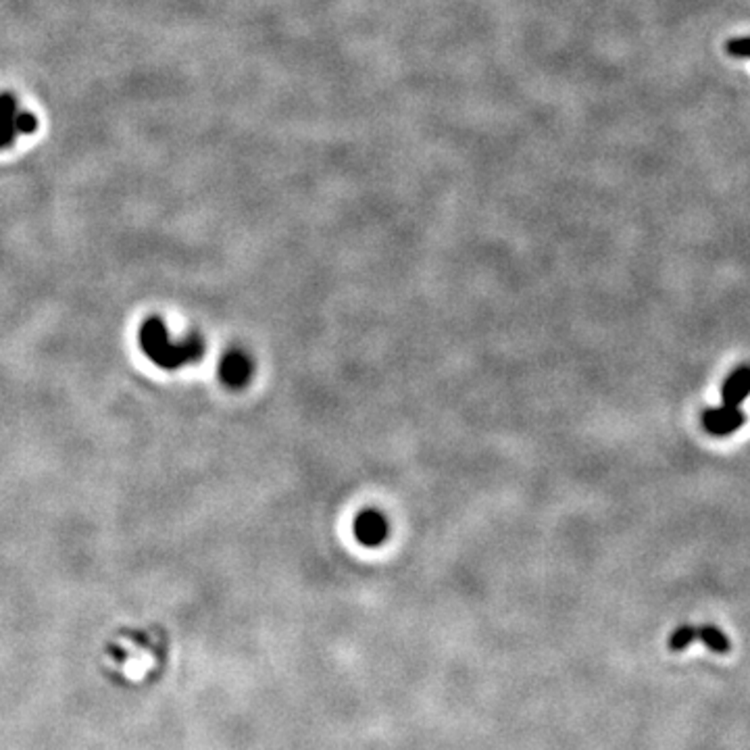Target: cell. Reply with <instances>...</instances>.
Returning <instances> with one entry per match:
<instances>
[{"label": "cell", "mask_w": 750, "mask_h": 750, "mask_svg": "<svg viewBox=\"0 0 750 750\" xmlns=\"http://www.w3.org/2000/svg\"><path fill=\"white\" fill-rule=\"evenodd\" d=\"M140 348L159 369L177 371V369L192 365L207 353V344L200 336H190L175 340L171 336L167 323L159 315L146 319L140 328Z\"/></svg>", "instance_id": "obj_1"}, {"label": "cell", "mask_w": 750, "mask_h": 750, "mask_svg": "<svg viewBox=\"0 0 750 750\" xmlns=\"http://www.w3.org/2000/svg\"><path fill=\"white\" fill-rule=\"evenodd\" d=\"M38 130V117L23 109L20 98L11 92H0V152L15 144L17 138Z\"/></svg>", "instance_id": "obj_2"}, {"label": "cell", "mask_w": 750, "mask_h": 750, "mask_svg": "<svg viewBox=\"0 0 750 750\" xmlns=\"http://www.w3.org/2000/svg\"><path fill=\"white\" fill-rule=\"evenodd\" d=\"M255 361L242 348H230L219 361V379L232 390L244 388L253 379Z\"/></svg>", "instance_id": "obj_3"}, {"label": "cell", "mask_w": 750, "mask_h": 750, "mask_svg": "<svg viewBox=\"0 0 750 750\" xmlns=\"http://www.w3.org/2000/svg\"><path fill=\"white\" fill-rule=\"evenodd\" d=\"M388 519L378 509H365L355 519V538L363 546H379L388 540Z\"/></svg>", "instance_id": "obj_4"}, {"label": "cell", "mask_w": 750, "mask_h": 750, "mask_svg": "<svg viewBox=\"0 0 750 750\" xmlns=\"http://www.w3.org/2000/svg\"><path fill=\"white\" fill-rule=\"evenodd\" d=\"M746 421V415L740 407H731V404H723V407L706 409L703 413V426L711 436H717V438H725V436L734 434L736 429H740Z\"/></svg>", "instance_id": "obj_5"}, {"label": "cell", "mask_w": 750, "mask_h": 750, "mask_svg": "<svg viewBox=\"0 0 750 750\" xmlns=\"http://www.w3.org/2000/svg\"><path fill=\"white\" fill-rule=\"evenodd\" d=\"M748 392H750V367L740 365V367H736L734 371L728 375V379L723 382V388H721L723 404L740 407V404L746 401Z\"/></svg>", "instance_id": "obj_6"}, {"label": "cell", "mask_w": 750, "mask_h": 750, "mask_svg": "<svg viewBox=\"0 0 750 750\" xmlns=\"http://www.w3.org/2000/svg\"><path fill=\"white\" fill-rule=\"evenodd\" d=\"M697 640L705 644L711 653L725 655L730 650V640L715 625H697Z\"/></svg>", "instance_id": "obj_7"}, {"label": "cell", "mask_w": 750, "mask_h": 750, "mask_svg": "<svg viewBox=\"0 0 750 750\" xmlns=\"http://www.w3.org/2000/svg\"><path fill=\"white\" fill-rule=\"evenodd\" d=\"M694 640H697V625H680L672 634V638H669V648H672L673 653H681V650H686Z\"/></svg>", "instance_id": "obj_8"}, {"label": "cell", "mask_w": 750, "mask_h": 750, "mask_svg": "<svg viewBox=\"0 0 750 750\" xmlns=\"http://www.w3.org/2000/svg\"><path fill=\"white\" fill-rule=\"evenodd\" d=\"M728 54L738 59L748 57V38H734L728 42Z\"/></svg>", "instance_id": "obj_9"}]
</instances>
